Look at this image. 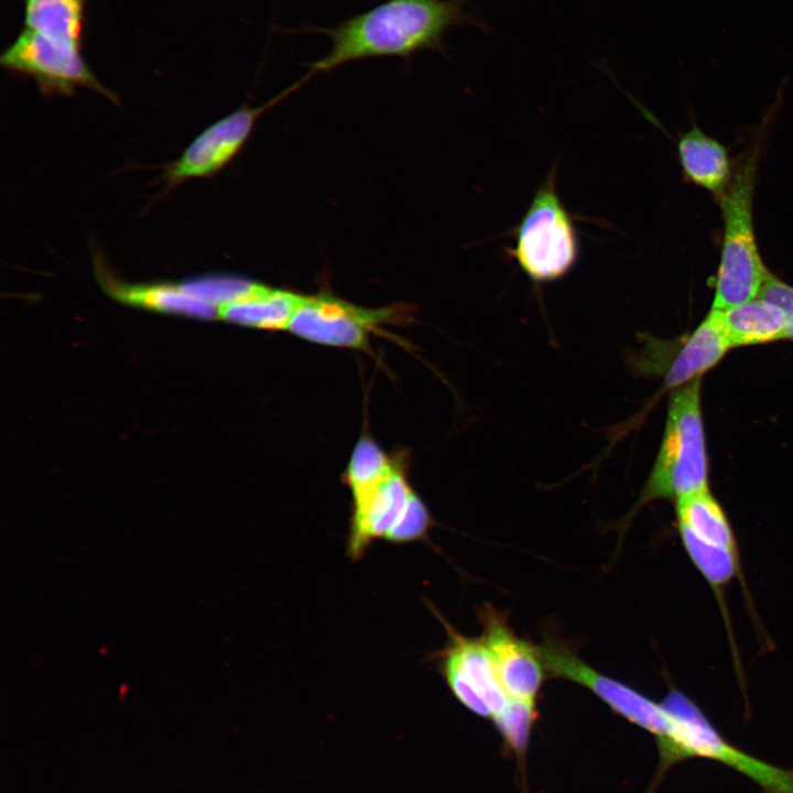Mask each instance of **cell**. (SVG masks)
<instances>
[{
	"label": "cell",
	"mask_w": 793,
	"mask_h": 793,
	"mask_svg": "<svg viewBox=\"0 0 793 793\" xmlns=\"http://www.w3.org/2000/svg\"><path fill=\"white\" fill-rule=\"evenodd\" d=\"M468 0H387L322 30L332 39L327 55L309 65V75L372 57H408L442 50L447 30L461 24L482 26L465 9Z\"/></svg>",
	"instance_id": "obj_1"
},
{
	"label": "cell",
	"mask_w": 793,
	"mask_h": 793,
	"mask_svg": "<svg viewBox=\"0 0 793 793\" xmlns=\"http://www.w3.org/2000/svg\"><path fill=\"white\" fill-rule=\"evenodd\" d=\"M87 0H24L23 29L3 51L6 69L32 77L45 95L70 96L78 86L112 102L115 93L94 75L83 57Z\"/></svg>",
	"instance_id": "obj_2"
},
{
	"label": "cell",
	"mask_w": 793,
	"mask_h": 793,
	"mask_svg": "<svg viewBox=\"0 0 793 793\" xmlns=\"http://www.w3.org/2000/svg\"><path fill=\"white\" fill-rule=\"evenodd\" d=\"M759 148L737 166L718 198L724 218V238L716 278L713 308L725 311L759 296L770 272L756 242L752 200Z\"/></svg>",
	"instance_id": "obj_3"
},
{
	"label": "cell",
	"mask_w": 793,
	"mask_h": 793,
	"mask_svg": "<svg viewBox=\"0 0 793 793\" xmlns=\"http://www.w3.org/2000/svg\"><path fill=\"white\" fill-rule=\"evenodd\" d=\"M662 704L670 714V728L656 739L660 753L658 779L675 763L702 758L741 773L763 793H793V769L776 767L734 746L684 694L673 689Z\"/></svg>",
	"instance_id": "obj_4"
},
{
	"label": "cell",
	"mask_w": 793,
	"mask_h": 793,
	"mask_svg": "<svg viewBox=\"0 0 793 793\" xmlns=\"http://www.w3.org/2000/svg\"><path fill=\"white\" fill-rule=\"evenodd\" d=\"M705 489L707 457L700 381L695 378L671 393L661 448L639 506L655 499L680 501Z\"/></svg>",
	"instance_id": "obj_5"
},
{
	"label": "cell",
	"mask_w": 793,
	"mask_h": 793,
	"mask_svg": "<svg viewBox=\"0 0 793 793\" xmlns=\"http://www.w3.org/2000/svg\"><path fill=\"white\" fill-rule=\"evenodd\" d=\"M508 250L521 271L535 283H548L566 275L579 254L573 215L562 202L552 167L512 230Z\"/></svg>",
	"instance_id": "obj_6"
},
{
	"label": "cell",
	"mask_w": 793,
	"mask_h": 793,
	"mask_svg": "<svg viewBox=\"0 0 793 793\" xmlns=\"http://www.w3.org/2000/svg\"><path fill=\"white\" fill-rule=\"evenodd\" d=\"M413 308L393 304L379 308L357 306L328 292L304 295L287 330L311 343L368 350L370 337L383 325H404Z\"/></svg>",
	"instance_id": "obj_7"
},
{
	"label": "cell",
	"mask_w": 793,
	"mask_h": 793,
	"mask_svg": "<svg viewBox=\"0 0 793 793\" xmlns=\"http://www.w3.org/2000/svg\"><path fill=\"white\" fill-rule=\"evenodd\" d=\"M448 641L437 652L438 669L453 695L474 714L493 718L509 704L492 655L482 638H468L456 631L434 608Z\"/></svg>",
	"instance_id": "obj_8"
},
{
	"label": "cell",
	"mask_w": 793,
	"mask_h": 793,
	"mask_svg": "<svg viewBox=\"0 0 793 793\" xmlns=\"http://www.w3.org/2000/svg\"><path fill=\"white\" fill-rule=\"evenodd\" d=\"M545 670L560 678L580 684L605 702L616 714L652 734L663 737L670 728V714L637 689L599 673L564 643L546 640L537 645Z\"/></svg>",
	"instance_id": "obj_9"
},
{
	"label": "cell",
	"mask_w": 793,
	"mask_h": 793,
	"mask_svg": "<svg viewBox=\"0 0 793 793\" xmlns=\"http://www.w3.org/2000/svg\"><path fill=\"white\" fill-rule=\"evenodd\" d=\"M305 80H300L265 105L256 108L240 107L206 128L183 154L169 165L164 174L167 185L173 187L189 178L208 177L225 167L246 143L257 119Z\"/></svg>",
	"instance_id": "obj_10"
},
{
	"label": "cell",
	"mask_w": 793,
	"mask_h": 793,
	"mask_svg": "<svg viewBox=\"0 0 793 793\" xmlns=\"http://www.w3.org/2000/svg\"><path fill=\"white\" fill-rule=\"evenodd\" d=\"M406 457L395 454L391 471L365 493L351 498L347 555L360 560L376 540H385L403 515L415 490L408 477Z\"/></svg>",
	"instance_id": "obj_11"
},
{
	"label": "cell",
	"mask_w": 793,
	"mask_h": 793,
	"mask_svg": "<svg viewBox=\"0 0 793 793\" xmlns=\"http://www.w3.org/2000/svg\"><path fill=\"white\" fill-rule=\"evenodd\" d=\"M484 641L488 647L501 685L509 698L536 703L544 678L539 648L518 637L506 618L492 607L479 612Z\"/></svg>",
	"instance_id": "obj_12"
},
{
	"label": "cell",
	"mask_w": 793,
	"mask_h": 793,
	"mask_svg": "<svg viewBox=\"0 0 793 793\" xmlns=\"http://www.w3.org/2000/svg\"><path fill=\"white\" fill-rule=\"evenodd\" d=\"M94 271L102 289L124 304L202 319L218 317L217 308L188 295L180 283L128 284L116 280L99 252L94 254Z\"/></svg>",
	"instance_id": "obj_13"
},
{
	"label": "cell",
	"mask_w": 793,
	"mask_h": 793,
	"mask_svg": "<svg viewBox=\"0 0 793 793\" xmlns=\"http://www.w3.org/2000/svg\"><path fill=\"white\" fill-rule=\"evenodd\" d=\"M730 347L721 311L711 308L673 360L665 374V384L676 388L698 378L715 366Z\"/></svg>",
	"instance_id": "obj_14"
},
{
	"label": "cell",
	"mask_w": 793,
	"mask_h": 793,
	"mask_svg": "<svg viewBox=\"0 0 793 793\" xmlns=\"http://www.w3.org/2000/svg\"><path fill=\"white\" fill-rule=\"evenodd\" d=\"M303 294L260 283L243 298L218 309V317L240 326L265 330L287 329Z\"/></svg>",
	"instance_id": "obj_15"
},
{
	"label": "cell",
	"mask_w": 793,
	"mask_h": 793,
	"mask_svg": "<svg viewBox=\"0 0 793 793\" xmlns=\"http://www.w3.org/2000/svg\"><path fill=\"white\" fill-rule=\"evenodd\" d=\"M678 156L683 173L689 182L718 198L723 195L731 178L730 162L724 145L693 126L678 141Z\"/></svg>",
	"instance_id": "obj_16"
},
{
	"label": "cell",
	"mask_w": 793,
	"mask_h": 793,
	"mask_svg": "<svg viewBox=\"0 0 793 793\" xmlns=\"http://www.w3.org/2000/svg\"><path fill=\"white\" fill-rule=\"evenodd\" d=\"M731 346L762 344L785 336V317L774 304L753 298L721 311Z\"/></svg>",
	"instance_id": "obj_17"
},
{
	"label": "cell",
	"mask_w": 793,
	"mask_h": 793,
	"mask_svg": "<svg viewBox=\"0 0 793 793\" xmlns=\"http://www.w3.org/2000/svg\"><path fill=\"white\" fill-rule=\"evenodd\" d=\"M677 521L704 542L739 553L728 519L708 489L677 501Z\"/></svg>",
	"instance_id": "obj_18"
},
{
	"label": "cell",
	"mask_w": 793,
	"mask_h": 793,
	"mask_svg": "<svg viewBox=\"0 0 793 793\" xmlns=\"http://www.w3.org/2000/svg\"><path fill=\"white\" fill-rule=\"evenodd\" d=\"M678 531L689 558L721 601L723 588L740 572L739 553L704 542L683 525Z\"/></svg>",
	"instance_id": "obj_19"
},
{
	"label": "cell",
	"mask_w": 793,
	"mask_h": 793,
	"mask_svg": "<svg viewBox=\"0 0 793 793\" xmlns=\"http://www.w3.org/2000/svg\"><path fill=\"white\" fill-rule=\"evenodd\" d=\"M395 454L389 456L369 435H362L354 447L343 474V482L351 498L358 497L380 482L392 469Z\"/></svg>",
	"instance_id": "obj_20"
},
{
	"label": "cell",
	"mask_w": 793,
	"mask_h": 793,
	"mask_svg": "<svg viewBox=\"0 0 793 793\" xmlns=\"http://www.w3.org/2000/svg\"><path fill=\"white\" fill-rule=\"evenodd\" d=\"M259 284L245 278L226 274L200 275L180 283L188 295L214 306L217 312L220 307L243 298Z\"/></svg>",
	"instance_id": "obj_21"
},
{
	"label": "cell",
	"mask_w": 793,
	"mask_h": 793,
	"mask_svg": "<svg viewBox=\"0 0 793 793\" xmlns=\"http://www.w3.org/2000/svg\"><path fill=\"white\" fill-rule=\"evenodd\" d=\"M535 717V703L510 698L507 707L492 720L510 749L521 754L526 749Z\"/></svg>",
	"instance_id": "obj_22"
},
{
	"label": "cell",
	"mask_w": 793,
	"mask_h": 793,
	"mask_svg": "<svg viewBox=\"0 0 793 793\" xmlns=\"http://www.w3.org/2000/svg\"><path fill=\"white\" fill-rule=\"evenodd\" d=\"M433 524L434 520L430 510L417 492H414L403 515L384 541L394 544L424 541Z\"/></svg>",
	"instance_id": "obj_23"
},
{
	"label": "cell",
	"mask_w": 793,
	"mask_h": 793,
	"mask_svg": "<svg viewBox=\"0 0 793 793\" xmlns=\"http://www.w3.org/2000/svg\"><path fill=\"white\" fill-rule=\"evenodd\" d=\"M776 305L785 317V336L793 339V287L770 273L758 296Z\"/></svg>",
	"instance_id": "obj_24"
}]
</instances>
